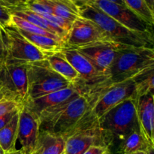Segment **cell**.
<instances>
[{
    "label": "cell",
    "mask_w": 154,
    "mask_h": 154,
    "mask_svg": "<svg viewBox=\"0 0 154 154\" xmlns=\"http://www.w3.org/2000/svg\"><path fill=\"white\" fill-rule=\"evenodd\" d=\"M90 109V104L87 99L79 96L42 111L38 116L39 129L41 131L62 136L65 139Z\"/></svg>",
    "instance_id": "cell-1"
},
{
    "label": "cell",
    "mask_w": 154,
    "mask_h": 154,
    "mask_svg": "<svg viewBox=\"0 0 154 154\" xmlns=\"http://www.w3.org/2000/svg\"><path fill=\"white\" fill-rule=\"evenodd\" d=\"M79 16L97 24L111 42L125 46L153 48V33L132 31L90 3L80 5Z\"/></svg>",
    "instance_id": "cell-2"
},
{
    "label": "cell",
    "mask_w": 154,
    "mask_h": 154,
    "mask_svg": "<svg viewBox=\"0 0 154 154\" xmlns=\"http://www.w3.org/2000/svg\"><path fill=\"white\" fill-rule=\"evenodd\" d=\"M153 66H154L153 48L121 47L108 69L107 73L108 81L102 90L111 84L132 79L141 71Z\"/></svg>",
    "instance_id": "cell-3"
},
{
    "label": "cell",
    "mask_w": 154,
    "mask_h": 154,
    "mask_svg": "<svg viewBox=\"0 0 154 154\" xmlns=\"http://www.w3.org/2000/svg\"><path fill=\"white\" fill-rule=\"evenodd\" d=\"M65 154H84L91 147H109L112 138L99 126L91 109L65 138Z\"/></svg>",
    "instance_id": "cell-4"
},
{
    "label": "cell",
    "mask_w": 154,
    "mask_h": 154,
    "mask_svg": "<svg viewBox=\"0 0 154 154\" xmlns=\"http://www.w3.org/2000/svg\"><path fill=\"white\" fill-rule=\"evenodd\" d=\"M62 52L79 75L78 83L74 87L89 102L105 87L108 78L99 72L78 50L65 48Z\"/></svg>",
    "instance_id": "cell-5"
},
{
    "label": "cell",
    "mask_w": 154,
    "mask_h": 154,
    "mask_svg": "<svg viewBox=\"0 0 154 154\" xmlns=\"http://www.w3.org/2000/svg\"><path fill=\"white\" fill-rule=\"evenodd\" d=\"M135 98L129 99L111 108L98 120L99 126L112 138L120 142L138 129Z\"/></svg>",
    "instance_id": "cell-6"
},
{
    "label": "cell",
    "mask_w": 154,
    "mask_h": 154,
    "mask_svg": "<svg viewBox=\"0 0 154 154\" xmlns=\"http://www.w3.org/2000/svg\"><path fill=\"white\" fill-rule=\"evenodd\" d=\"M28 100L63 90L72 84L53 70L47 60L29 63L27 69Z\"/></svg>",
    "instance_id": "cell-7"
},
{
    "label": "cell",
    "mask_w": 154,
    "mask_h": 154,
    "mask_svg": "<svg viewBox=\"0 0 154 154\" xmlns=\"http://www.w3.org/2000/svg\"><path fill=\"white\" fill-rule=\"evenodd\" d=\"M28 65L8 59L0 63V88L9 98L23 105L28 100Z\"/></svg>",
    "instance_id": "cell-8"
},
{
    "label": "cell",
    "mask_w": 154,
    "mask_h": 154,
    "mask_svg": "<svg viewBox=\"0 0 154 154\" xmlns=\"http://www.w3.org/2000/svg\"><path fill=\"white\" fill-rule=\"evenodd\" d=\"M136 99L135 84L132 79L111 84L104 88L89 102L92 113L97 120L105 113L129 99Z\"/></svg>",
    "instance_id": "cell-9"
},
{
    "label": "cell",
    "mask_w": 154,
    "mask_h": 154,
    "mask_svg": "<svg viewBox=\"0 0 154 154\" xmlns=\"http://www.w3.org/2000/svg\"><path fill=\"white\" fill-rule=\"evenodd\" d=\"M7 58L17 61L34 63L46 60L47 56L27 40L15 27H3Z\"/></svg>",
    "instance_id": "cell-10"
},
{
    "label": "cell",
    "mask_w": 154,
    "mask_h": 154,
    "mask_svg": "<svg viewBox=\"0 0 154 154\" xmlns=\"http://www.w3.org/2000/svg\"><path fill=\"white\" fill-rule=\"evenodd\" d=\"M107 41L111 42L97 24L79 17L72 23L66 41V48L78 49L96 42Z\"/></svg>",
    "instance_id": "cell-11"
},
{
    "label": "cell",
    "mask_w": 154,
    "mask_h": 154,
    "mask_svg": "<svg viewBox=\"0 0 154 154\" xmlns=\"http://www.w3.org/2000/svg\"><path fill=\"white\" fill-rule=\"evenodd\" d=\"M88 2L99 8L119 23L132 31L153 33V26L149 25L127 6L107 0H90Z\"/></svg>",
    "instance_id": "cell-12"
},
{
    "label": "cell",
    "mask_w": 154,
    "mask_h": 154,
    "mask_svg": "<svg viewBox=\"0 0 154 154\" xmlns=\"http://www.w3.org/2000/svg\"><path fill=\"white\" fill-rule=\"evenodd\" d=\"M123 46L125 45L107 41L96 42L76 50L83 54L89 61L91 62L92 64L99 72L107 75L108 69L112 64L117 51Z\"/></svg>",
    "instance_id": "cell-13"
},
{
    "label": "cell",
    "mask_w": 154,
    "mask_h": 154,
    "mask_svg": "<svg viewBox=\"0 0 154 154\" xmlns=\"http://www.w3.org/2000/svg\"><path fill=\"white\" fill-rule=\"evenodd\" d=\"M39 132L38 117L23 106L19 112L17 140L20 141L22 154H32L37 143Z\"/></svg>",
    "instance_id": "cell-14"
},
{
    "label": "cell",
    "mask_w": 154,
    "mask_h": 154,
    "mask_svg": "<svg viewBox=\"0 0 154 154\" xmlns=\"http://www.w3.org/2000/svg\"><path fill=\"white\" fill-rule=\"evenodd\" d=\"M79 96L81 95L78 90L73 85H71L67 88L57 90L35 99H29L24 104L23 107L38 117L41 113L45 110L69 102Z\"/></svg>",
    "instance_id": "cell-15"
},
{
    "label": "cell",
    "mask_w": 154,
    "mask_h": 154,
    "mask_svg": "<svg viewBox=\"0 0 154 154\" xmlns=\"http://www.w3.org/2000/svg\"><path fill=\"white\" fill-rule=\"evenodd\" d=\"M135 106L140 133L148 145L154 147L153 94L138 97L135 99Z\"/></svg>",
    "instance_id": "cell-16"
},
{
    "label": "cell",
    "mask_w": 154,
    "mask_h": 154,
    "mask_svg": "<svg viewBox=\"0 0 154 154\" xmlns=\"http://www.w3.org/2000/svg\"><path fill=\"white\" fill-rule=\"evenodd\" d=\"M65 144L66 141L62 136L40 130L35 147L32 154H63Z\"/></svg>",
    "instance_id": "cell-17"
},
{
    "label": "cell",
    "mask_w": 154,
    "mask_h": 154,
    "mask_svg": "<svg viewBox=\"0 0 154 154\" xmlns=\"http://www.w3.org/2000/svg\"><path fill=\"white\" fill-rule=\"evenodd\" d=\"M46 60L51 69L67 80L72 85L75 86L78 83L79 79L78 72L66 60L62 51L49 54L47 56Z\"/></svg>",
    "instance_id": "cell-18"
},
{
    "label": "cell",
    "mask_w": 154,
    "mask_h": 154,
    "mask_svg": "<svg viewBox=\"0 0 154 154\" xmlns=\"http://www.w3.org/2000/svg\"><path fill=\"white\" fill-rule=\"evenodd\" d=\"M11 14L20 17L26 20L28 22L31 23L52 33V34L56 35L58 36L59 38H60L62 40L66 42L68 33H66L64 30H63L60 27L57 26L54 23L48 21L45 18H44L43 17L41 16L38 14L35 13V12L31 11L26 10V9H19V10L11 11Z\"/></svg>",
    "instance_id": "cell-19"
},
{
    "label": "cell",
    "mask_w": 154,
    "mask_h": 154,
    "mask_svg": "<svg viewBox=\"0 0 154 154\" xmlns=\"http://www.w3.org/2000/svg\"><path fill=\"white\" fill-rule=\"evenodd\" d=\"M17 30L27 40L29 41L35 48H37L46 56L54 53L60 52L66 48V42L64 41L57 40L42 35L32 34L20 29Z\"/></svg>",
    "instance_id": "cell-20"
},
{
    "label": "cell",
    "mask_w": 154,
    "mask_h": 154,
    "mask_svg": "<svg viewBox=\"0 0 154 154\" xmlns=\"http://www.w3.org/2000/svg\"><path fill=\"white\" fill-rule=\"evenodd\" d=\"M20 111L10 122L0 130V147L5 153L16 150Z\"/></svg>",
    "instance_id": "cell-21"
},
{
    "label": "cell",
    "mask_w": 154,
    "mask_h": 154,
    "mask_svg": "<svg viewBox=\"0 0 154 154\" xmlns=\"http://www.w3.org/2000/svg\"><path fill=\"white\" fill-rule=\"evenodd\" d=\"M54 14L73 23L79 17V5L73 0H45Z\"/></svg>",
    "instance_id": "cell-22"
},
{
    "label": "cell",
    "mask_w": 154,
    "mask_h": 154,
    "mask_svg": "<svg viewBox=\"0 0 154 154\" xmlns=\"http://www.w3.org/2000/svg\"><path fill=\"white\" fill-rule=\"evenodd\" d=\"M132 80L135 84L136 99L147 94H153L154 66L141 71Z\"/></svg>",
    "instance_id": "cell-23"
},
{
    "label": "cell",
    "mask_w": 154,
    "mask_h": 154,
    "mask_svg": "<svg viewBox=\"0 0 154 154\" xmlns=\"http://www.w3.org/2000/svg\"><path fill=\"white\" fill-rule=\"evenodd\" d=\"M150 146L144 140L139 130H135L120 142L119 153L132 154L138 151L147 152Z\"/></svg>",
    "instance_id": "cell-24"
},
{
    "label": "cell",
    "mask_w": 154,
    "mask_h": 154,
    "mask_svg": "<svg viewBox=\"0 0 154 154\" xmlns=\"http://www.w3.org/2000/svg\"><path fill=\"white\" fill-rule=\"evenodd\" d=\"M9 26L15 27L17 29L22 30V31L26 32L29 33H32V34L42 35L48 36V37L53 38L57 39V40H62L60 38H59L56 35L52 34V33L34 25V24L28 22L26 20L16 16V15L11 14V22Z\"/></svg>",
    "instance_id": "cell-25"
},
{
    "label": "cell",
    "mask_w": 154,
    "mask_h": 154,
    "mask_svg": "<svg viewBox=\"0 0 154 154\" xmlns=\"http://www.w3.org/2000/svg\"><path fill=\"white\" fill-rule=\"evenodd\" d=\"M126 6L138 14L151 26L154 23V12L152 11L144 0H123Z\"/></svg>",
    "instance_id": "cell-26"
},
{
    "label": "cell",
    "mask_w": 154,
    "mask_h": 154,
    "mask_svg": "<svg viewBox=\"0 0 154 154\" xmlns=\"http://www.w3.org/2000/svg\"><path fill=\"white\" fill-rule=\"evenodd\" d=\"M19 9H26L39 14H54L52 8L45 0H29L24 5L16 10Z\"/></svg>",
    "instance_id": "cell-27"
},
{
    "label": "cell",
    "mask_w": 154,
    "mask_h": 154,
    "mask_svg": "<svg viewBox=\"0 0 154 154\" xmlns=\"http://www.w3.org/2000/svg\"><path fill=\"white\" fill-rule=\"evenodd\" d=\"M40 15L43 17L44 18H45L46 20H48V21H50L51 23H54V25H56L57 26L60 27V29L64 30L66 33L69 34V30H70L71 27H72V22H70V21L69 20H66L60 17L57 16V15L55 14H40Z\"/></svg>",
    "instance_id": "cell-28"
},
{
    "label": "cell",
    "mask_w": 154,
    "mask_h": 154,
    "mask_svg": "<svg viewBox=\"0 0 154 154\" xmlns=\"http://www.w3.org/2000/svg\"><path fill=\"white\" fill-rule=\"evenodd\" d=\"M23 105L14 99H5L0 100V116L5 114L11 111L21 108Z\"/></svg>",
    "instance_id": "cell-29"
},
{
    "label": "cell",
    "mask_w": 154,
    "mask_h": 154,
    "mask_svg": "<svg viewBox=\"0 0 154 154\" xmlns=\"http://www.w3.org/2000/svg\"><path fill=\"white\" fill-rule=\"evenodd\" d=\"M11 18V10L0 2V25L3 27L9 26Z\"/></svg>",
    "instance_id": "cell-30"
},
{
    "label": "cell",
    "mask_w": 154,
    "mask_h": 154,
    "mask_svg": "<svg viewBox=\"0 0 154 154\" xmlns=\"http://www.w3.org/2000/svg\"><path fill=\"white\" fill-rule=\"evenodd\" d=\"M29 0H0L5 6L10 9L11 12L22 7Z\"/></svg>",
    "instance_id": "cell-31"
},
{
    "label": "cell",
    "mask_w": 154,
    "mask_h": 154,
    "mask_svg": "<svg viewBox=\"0 0 154 154\" xmlns=\"http://www.w3.org/2000/svg\"><path fill=\"white\" fill-rule=\"evenodd\" d=\"M7 58V50H6L5 41L3 26L0 25V63Z\"/></svg>",
    "instance_id": "cell-32"
},
{
    "label": "cell",
    "mask_w": 154,
    "mask_h": 154,
    "mask_svg": "<svg viewBox=\"0 0 154 154\" xmlns=\"http://www.w3.org/2000/svg\"><path fill=\"white\" fill-rule=\"evenodd\" d=\"M21 108H20V109H17V110H15V111H11V112H8L7 113V114L0 116V130H1L3 127H5V126L6 125H7L8 123L11 120V119L13 118L15 114H16L21 109Z\"/></svg>",
    "instance_id": "cell-33"
},
{
    "label": "cell",
    "mask_w": 154,
    "mask_h": 154,
    "mask_svg": "<svg viewBox=\"0 0 154 154\" xmlns=\"http://www.w3.org/2000/svg\"><path fill=\"white\" fill-rule=\"evenodd\" d=\"M107 148H109V147L93 146V147H91L90 148H89L84 154H102Z\"/></svg>",
    "instance_id": "cell-34"
},
{
    "label": "cell",
    "mask_w": 154,
    "mask_h": 154,
    "mask_svg": "<svg viewBox=\"0 0 154 154\" xmlns=\"http://www.w3.org/2000/svg\"><path fill=\"white\" fill-rule=\"evenodd\" d=\"M144 2H146V4L147 5V6L149 7V8L154 12V0H144Z\"/></svg>",
    "instance_id": "cell-35"
},
{
    "label": "cell",
    "mask_w": 154,
    "mask_h": 154,
    "mask_svg": "<svg viewBox=\"0 0 154 154\" xmlns=\"http://www.w3.org/2000/svg\"><path fill=\"white\" fill-rule=\"evenodd\" d=\"M11 99V98H9L8 96V95L6 94V93H5V92L3 91L1 88H0V100H2V99Z\"/></svg>",
    "instance_id": "cell-36"
},
{
    "label": "cell",
    "mask_w": 154,
    "mask_h": 154,
    "mask_svg": "<svg viewBox=\"0 0 154 154\" xmlns=\"http://www.w3.org/2000/svg\"><path fill=\"white\" fill-rule=\"evenodd\" d=\"M107 1L117 3V4H118V5H126L123 0H107Z\"/></svg>",
    "instance_id": "cell-37"
},
{
    "label": "cell",
    "mask_w": 154,
    "mask_h": 154,
    "mask_svg": "<svg viewBox=\"0 0 154 154\" xmlns=\"http://www.w3.org/2000/svg\"><path fill=\"white\" fill-rule=\"evenodd\" d=\"M73 1L75 2L76 3H78V4L80 5L84 4V3H87L90 0H73Z\"/></svg>",
    "instance_id": "cell-38"
},
{
    "label": "cell",
    "mask_w": 154,
    "mask_h": 154,
    "mask_svg": "<svg viewBox=\"0 0 154 154\" xmlns=\"http://www.w3.org/2000/svg\"><path fill=\"white\" fill-rule=\"evenodd\" d=\"M146 154H154V147H149Z\"/></svg>",
    "instance_id": "cell-39"
},
{
    "label": "cell",
    "mask_w": 154,
    "mask_h": 154,
    "mask_svg": "<svg viewBox=\"0 0 154 154\" xmlns=\"http://www.w3.org/2000/svg\"><path fill=\"white\" fill-rule=\"evenodd\" d=\"M5 154H22V153L20 150H16L13 152H11V153H6Z\"/></svg>",
    "instance_id": "cell-40"
},
{
    "label": "cell",
    "mask_w": 154,
    "mask_h": 154,
    "mask_svg": "<svg viewBox=\"0 0 154 154\" xmlns=\"http://www.w3.org/2000/svg\"><path fill=\"white\" fill-rule=\"evenodd\" d=\"M102 154H111V150H110L109 148H107L106 150H105Z\"/></svg>",
    "instance_id": "cell-41"
},
{
    "label": "cell",
    "mask_w": 154,
    "mask_h": 154,
    "mask_svg": "<svg viewBox=\"0 0 154 154\" xmlns=\"http://www.w3.org/2000/svg\"><path fill=\"white\" fill-rule=\"evenodd\" d=\"M147 152H144V151H138V152H135V153H132V154H146Z\"/></svg>",
    "instance_id": "cell-42"
},
{
    "label": "cell",
    "mask_w": 154,
    "mask_h": 154,
    "mask_svg": "<svg viewBox=\"0 0 154 154\" xmlns=\"http://www.w3.org/2000/svg\"><path fill=\"white\" fill-rule=\"evenodd\" d=\"M0 154H5L4 152H3V150L1 149V147H0Z\"/></svg>",
    "instance_id": "cell-43"
},
{
    "label": "cell",
    "mask_w": 154,
    "mask_h": 154,
    "mask_svg": "<svg viewBox=\"0 0 154 154\" xmlns=\"http://www.w3.org/2000/svg\"><path fill=\"white\" fill-rule=\"evenodd\" d=\"M119 154H123V153H119Z\"/></svg>",
    "instance_id": "cell-44"
},
{
    "label": "cell",
    "mask_w": 154,
    "mask_h": 154,
    "mask_svg": "<svg viewBox=\"0 0 154 154\" xmlns=\"http://www.w3.org/2000/svg\"><path fill=\"white\" fill-rule=\"evenodd\" d=\"M63 154H65V153H63Z\"/></svg>",
    "instance_id": "cell-45"
}]
</instances>
